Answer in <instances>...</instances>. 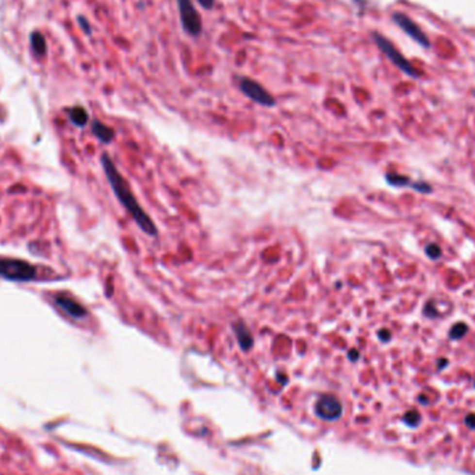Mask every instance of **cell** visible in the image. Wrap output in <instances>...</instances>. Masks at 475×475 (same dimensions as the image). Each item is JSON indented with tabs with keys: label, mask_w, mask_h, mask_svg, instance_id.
I'll return each instance as SVG.
<instances>
[{
	"label": "cell",
	"mask_w": 475,
	"mask_h": 475,
	"mask_svg": "<svg viewBox=\"0 0 475 475\" xmlns=\"http://www.w3.org/2000/svg\"><path fill=\"white\" fill-rule=\"evenodd\" d=\"M197 1H199V4L202 7L207 9V10H210V9L214 7V0H197Z\"/></svg>",
	"instance_id": "obj_18"
},
{
	"label": "cell",
	"mask_w": 475,
	"mask_h": 475,
	"mask_svg": "<svg viewBox=\"0 0 475 475\" xmlns=\"http://www.w3.org/2000/svg\"><path fill=\"white\" fill-rule=\"evenodd\" d=\"M420 421V414L417 411H410L406 414V423L410 425H417Z\"/></svg>",
	"instance_id": "obj_17"
},
{
	"label": "cell",
	"mask_w": 475,
	"mask_h": 475,
	"mask_svg": "<svg viewBox=\"0 0 475 475\" xmlns=\"http://www.w3.org/2000/svg\"><path fill=\"white\" fill-rule=\"evenodd\" d=\"M447 364H449L447 359H439V360H438V370L441 371L442 368H445Z\"/></svg>",
	"instance_id": "obj_21"
},
{
	"label": "cell",
	"mask_w": 475,
	"mask_h": 475,
	"mask_svg": "<svg viewBox=\"0 0 475 475\" xmlns=\"http://www.w3.org/2000/svg\"><path fill=\"white\" fill-rule=\"evenodd\" d=\"M101 165H103L104 174L107 177V181L110 183L115 197L120 200V203L124 206V209L131 214V217L133 218V221L136 223V225L146 235L156 236L159 233L156 224L153 223V220L147 215V213L142 209L139 202L135 197V195L132 193L128 182L125 181V178L120 174L117 167L114 165V163L112 162V159L109 157V154H106V153L101 154Z\"/></svg>",
	"instance_id": "obj_1"
},
{
	"label": "cell",
	"mask_w": 475,
	"mask_h": 475,
	"mask_svg": "<svg viewBox=\"0 0 475 475\" xmlns=\"http://www.w3.org/2000/svg\"><path fill=\"white\" fill-rule=\"evenodd\" d=\"M423 314H424L426 318H439L441 317V313L438 310V306H436L434 300H428L425 303L424 309H423Z\"/></svg>",
	"instance_id": "obj_15"
},
{
	"label": "cell",
	"mask_w": 475,
	"mask_h": 475,
	"mask_svg": "<svg viewBox=\"0 0 475 475\" xmlns=\"http://www.w3.org/2000/svg\"><path fill=\"white\" fill-rule=\"evenodd\" d=\"M378 339L381 341V342H384V344H386V342H389L391 341V338H392V332L388 329V328H382V329H379L378 331Z\"/></svg>",
	"instance_id": "obj_16"
},
{
	"label": "cell",
	"mask_w": 475,
	"mask_h": 475,
	"mask_svg": "<svg viewBox=\"0 0 475 475\" xmlns=\"http://www.w3.org/2000/svg\"><path fill=\"white\" fill-rule=\"evenodd\" d=\"M465 424L470 428H475V414H470L465 418Z\"/></svg>",
	"instance_id": "obj_19"
},
{
	"label": "cell",
	"mask_w": 475,
	"mask_h": 475,
	"mask_svg": "<svg viewBox=\"0 0 475 475\" xmlns=\"http://www.w3.org/2000/svg\"><path fill=\"white\" fill-rule=\"evenodd\" d=\"M385 181L388 185L393 186V188H411L414 189L415 181H413L410 177L403 175V174H397V172H388L385 175Z\"/></svg>",
	"instance_id": "obj_10"
},
{
	"label": "cell",
	"mask_w": 475,
	"mask_h": 475,
	"mask_svg": "<svg viewBox=\"0 0 475 475\" xmlns=\"http://www.w3.org/2000/svg\"><path fill=\"white\" fill-rule=\"evenodd\" d=\"M374 39L375 42H377V45H378V48L384 51L385 54H386V57L392 61L396 67H399L400 70L403 71V72H406V74H409L410 77H414V78H418V77H420V72L411 66V63H409V61L406 60L405 57L400 54V51L397 50V49H396L393 45L388 41L386 38L381 36V35H378V33H375Z\"/></svg>",
	"instance_id": "obj_5"
},
{
	"label": "cell",
	"mask_w": 475,
	"mask_h": 475,
	"mask_svg": "<svg viewBox=\"0 0 475 475\" xmlns=\"http://www.w3.org/2000/svg\"><path fill=\"white\" fill-rule=\"evenodd\" d=\"M393 21L402 30L405 31L407 35H410L414 41L421 43V45H424V46H428V38L425 36L423 30L411 18H409L405 14L396 13V14H393Z\"/></svg>",
	"instance_id": "obj_7"
},
{
	"label": "cell",
	"mask_w": 475,
	"mask_h": 475,
	"mask_svg": "<svg viewBox=\"0 0 475 475\" xmlns=\"http://www.w3.org/2000/svg\"><path fill=\"white\" fill-rule=\"evenodd\" d=\"M70 118H71V121L74 122L75 125H78V127H83V125L88 122V113L85 112L82 107H75V109H72V110H71Z\"/></svg>",
	"instance_id": "obj_13"
},
{
	"label": "cell",
	"mask_w": 475,
	"mask_h": 475,
	"mask_svg": "<svg viewBox=\"0 0 475 475\" xmlns=\"http://www.w3.org/2000/svg\"><path fill=\"white\" fill-rule=\"evenodd\" d=\"M92 131L96 135V138L100 142H103V143H110L113 141V138H114V131H113L112 128L99 121L93 122Z\"/></svg>",
	"instance_id": "obj_11"
},
{
	"label": "cell",
	"mask_w": 475,
	"mask_h": 475,
	"mask_svg": "<svg viewBox=\"0 0 475 475\" xmlns=\"http://www.w3.org/2000/svg\"><path fill=\"white\" fill-rule=\"evenodd\" d=\"M36 268L22 260L0 259V277L11 281H30L35 278Z\"/></svg>",
	"instance_id": "obj_2"
},
{
	"label": "cell",
	"mask_w": 475,
	"mask_h": 475,
	"mask_svg": "<svg viewBox=\"0 0 475 475\" xmlns=\"http://www.w3.org/2000/svg\"><path fill=\"white\" fill-rule=\"evenodd\" d=\"M424 250L429 260H439L442 257V249L438 243H428Z\"/></svg>",
	"instance_id": "obj_14"
},
{
	"label": "cell",
	"mask_w": 475,
	"mask_h": 475,
	"mask_svg": "<svg viewBox=\"0 0 475 475\" xmlns=\"http://www.w3.org/2000/svg\"><path fill=\"white\" fill-rule=\"evenodd\" d=\"M347 356H349V359H350L352 361H357V360H359V357H360V354H359V352H357L356 349H352V350L349 352V354H347Z\"/></svg>",
	"instance_id": "obj_20"
},
{
	"label": "cell",
	"mask_w": 475,
	"mask_h": 475,
	"mask_svg": "<svg viewBox=\"0 0 475 475\" xmlns=\"http://www.w3.org/2000/svg\"><path fill=\"white\" fill-rule=\"evenodd\" d=\"M315 414L325 421H335L342 415V405L334 394H323L315 402Z\"/></svg>",
	"instance_id": "obj_6"
},
{
	"label": "cell",
	"mask_w": 475,
	"mask_h": 475,
	"mask_svg": "<svg viewBox=\"0 0 475 475\" xmlns=\"http://www.w3.org/2000/svg\"><path fill=\"white\" fill-rule=\"evenodd\" d=\"M232 331L235 334V338H236V342L239 344V347L242 349L243 352H247L250 350L254 344V339H253V335L249 329V327L246 324L243 323L242 320H238L232 324Z\"/></svg>",
	"instance_id": "obj_8"
},
{
	"label": "cell",
	"mask_w": 475,
	"mask_h": 475,
	"mask_svg": "<svg viewBox=\"0 0 475 475\" xmlns=\"http://www.w3.org/2000/svg\"><path fill=\"white\" fill-rule=\"evenodd\" d=\"M239 89L242 91L245 96H247L250 100H253L257 104H262L264 107H274L275 106V99L274 96L260 85L257 81H254L249 77H241L239 78Z\"/></svg>",
	"instance_id": "obj_4"
},
{
	"label": "cell",
	"mask_w": 475,
	"mask_h": 475,
	"mask_svg": "<svg viewBox=\"0 0 475 475\" xmlns=\"http://www.w3.org/2000/svg\"><path fill=\"white\" fill-rule=\"evenodd\" d=\"M56 303L60 307L63 311L74 317V318H83L86 315V309L81 306L80 303H77L75 300H72L70 297L66 296H57L56 297Z\"/></svg>",
	"instance_id": "obj_9"
},
{
	"label": "cell",
	"mask_w": 475,
	"mask_h": 475,
	"mask_svg": "<svg viewBox=\"0 0 475 475\" xmlns=\"http://www.w3.org/2000/svg\"><path fill=\"white\" fill-rule=\"evenodd\" d=\"M182 28L191 36H199L203 31L200 14L197 13L192 0H177Z\"/></svg>",
	"instance_id": "obj_3"
},
{
	"label": "cell",
	"mask_w": 475,
	"mask_h": 475,
	"mask_svg": "<svg viewBox=\"0 0 475 475\" xmlns=\"http://www.w3.org/2000/svg\"><path fill=\"white\" fill-rule=\"evenodd\" d=\"M468 324L463 323V321H459V323L453 324L449 329V338L452 341H460L463 339L467 332H468Z\"/></svg>",
	"instance_id": "obj_12"
}]
</instances>
